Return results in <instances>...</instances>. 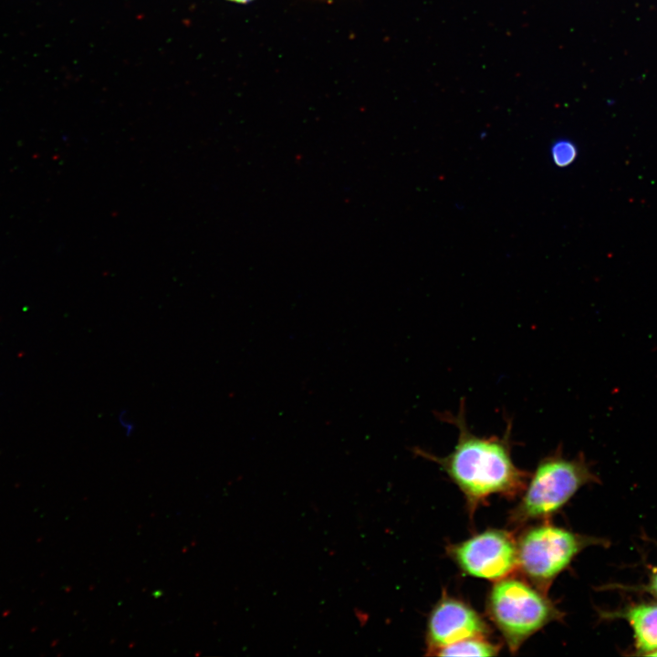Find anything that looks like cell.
I'll return each mask as SVG.
<instances>
[{
	"label": "cell",
	"mask_w": 657,
	"mask_h": 657,
	"mask_svg": "<svg viewBox=\"0 0 657 657\" xmlns=\"http://www.w3.org/2000/svg\"><path fill=\"white\" fill-rule=\"evenodd\" d=\"M443 417L458 430L454 450L444 457L419 447L412 452L443 469L464 495L469 512H474L493 495L513 497L524 490L528 474L513 461L510 423L502 436L474 434L466 424L464 402L457 414Z\"/></svg>",
	"instance_id": "6da1fadb"
},
{
	"label": "cell",
	"mask_w": 657,
	"mask_h": 657,
	"mask_svg": "<svg viewBox=\"0 0 657 657\" xmlns=\"http://www.w3.org/2000/svg\"><path fill=\"white\" fill-rule=\"evenodd\" d=\"M486 611L511 652H517L529 637L563 616L547 592L524 579L509 576L490 589Z\"/></svg>",
	"instance_id": "7a4b0ae2"
},
{
	"label": "cell",
	"mask_w": 657,
	"mask_h": 657,
	"mask_svg": "<svg viewBox=\"0 0 657 657\" xmlns=\"http://www.w3.org/2000/svg\"><path fill=\"white\" fill-rule=\"evenodd\" d=\"M594 474L583 458L568 459L560 451L539 461L524 494L512 509L509 522L521 527L546 520L559 511Z\"/></svg>",
	"instance_id": "3957f363"
},
{
	"label": "cell",
	"mask_w": 657,
	"mask_h": 657,
	"mask_svg": "<svg viewBox=\"0 0 657 657\" xmlns=\"http://www.w3.org/2000/svg\"><path fill=\"white\" fill-rule=\"evenodd\" d=\"M592 539L545 521L525 529L516 540L517 568L547 592L554 579Z\"/></svg>",
	"instance_id": "277c9868"
},
{
	"label": "cell",
	"mask_w": 657,
	"mask_h": 657,
	"mask_svg": "<svg viewBox=\"0 0 657 657\" xmlns=\"http://www.w3.org/2000/svg\"><path fill=\"white\" fill-rule=\"evenodd\" d=\"M447 552L463 572L474 578L497 581L517 568L516 540L503 529L477 533L452 544Z\"/></svg>",
	"instance_id": "5b68a950"
},
{
	"label": "cell",
	"mask_w": 657,
	"mask_h": 657,
	"mask_svg": "<svg viewBox=\"0 0 657 657\" xmlns=\"http://www.w3.org/2000/svg\"><path fill=\"white\" fill-rule=\"evenodd\" d=\"M489 633V626L475 610L443 591L427 618L426 652L434 655L445 646L468 638L488 637Z\"/></svg>",
	"instance_id": "8992f818"
},
{
	"label": "cell",
	"mask_w": 657,
	"mask_h": 657,
	"mask_svg": "<svg viewBox=\"0 0 657 657\" xmlns=\"http://www.w3.org/2000/svg\"><path fill=\"white\" fill-rule=\"evenodd\" d=\"M639 650L647 652L657 651V604H640L626 613Z\"/></svg>",
	"instance_id": "52a82bcc"
},
{
	"label": "cell",
	"mask_w": 657,
	"mask_h": 657,
	"mask_svg": "<svg viewBox=\"0 0 657 657\" xmlns=\"http://www.w3.org/2000/svg\"><path fill=\"white\" fill-rule=\"evenodd\" d=\"M500 646L488 641L487 637L468 638L445 646L436 652L439 656H495Z\"/></svg>",
	"instance_id": "ba28073f"
},
{
	"label": "cell",
	"mask_w": 657,
	"mask_h": 657,
	"mask_svg": "<svg viewBox=\"0 0 657 657\" xmlns=\"http://www.w3.org/2000/svg\"><path fill=\"white\" fill-rule=\"evenodd\" d=\"M577 155L576 146L568 140H559L551 148L553 162L558 167L568 166L574 162Z\"/></svg>",
	"instance_id": "9c48e42d"
},
{
	"label": "cell",
	"mask_w": 657,
	"mask_h": 657,
	"mask_svg": "<svg viewBox=\"0 0 657 657\" xmlns=\"http://www.w3.org/2000/svg\"><path fill=\"white\" fill-rule=\"evenodd\" d=\"M651 589L657 596V572L652 577L651 581Z\"/></svg>",
	"instance_id": "30bf717a"
},
{
	"label": "cell",
	"mask_w": 657,
	"mask_h": 657,
	"mask_svg": "<svg viewBox=\"0 0 657 657\" xmlns=\"http://www.w3.org/2000/svg\"><path fill=\"white\" fill-rule=\"evenodd\" d=\"M227 1L234 2L236 4H248V3L252 2L253 0H227Z\"/></svg>",
	"instance_id": "8fae6325"
},
{
	"label": "cell",
	"mask_w": 657,
	"mask_h": 657,
	"mask_svg": "<svg viewBox=\"0 0 657 657\" xmlns=\"http://www.w3.org/2000/svg\"><path fill=\"white\" fill-rule=\"evenodd\" d=\"M650 654H651V655H657V651H655V652H652V653H650Z\"/></svg>",
	"instance_id": "7c38bea8"
}]
</instances>
